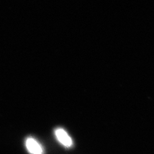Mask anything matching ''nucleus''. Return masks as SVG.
I'll use <instances>...</instances> for the list:
<instances>
[{
	"mask_svg": "<svg viewBox=\"0 0 154 154\" xmlns=\"http://www.w3.org/2000/svg\"><path fill=\"white\" fill-rule=\"evenodd\" d=\"M55 134L58 141L64 146L69 148L73 145V141L71 138L63 128H57L55 130Z\"/></svg>",
	"mask_w": 154,
	"mask_h": 154,
	"instance_id": "nucleus-1",
	"label": "nucleus"
},
{
	"mask_svg": "<svg viewBox=\"0 0 154 154\" xmlns=\"http://www.w3.org/2000/svg\"><path fill=\"white\" fill-rule=\"evenodd\" d=\"M26 147L31 154H43V148L41 144L32 137L27 138Z\"/></svg>",
	"mask_w": 154,
	"mask_h": 154,
	"instance_id": "nucleus-2",
	"label": "nucleus"
}]
</instances>
